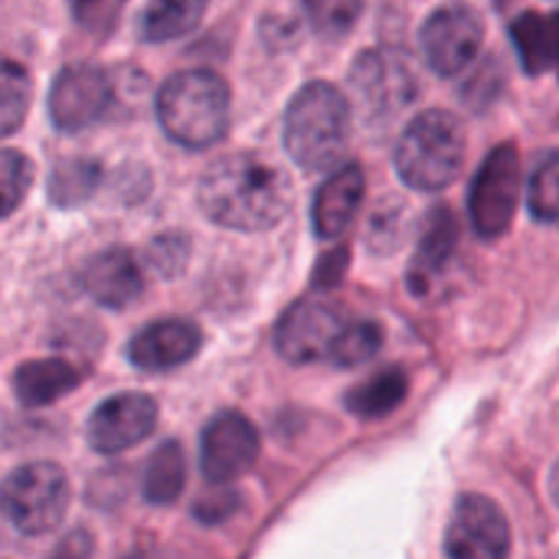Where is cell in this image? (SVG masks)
I'll list each match as a JSON object with an SVG mask.
<instances>
[{
	"label": "cell",
	"instance_id": "obj_16",
	"mask_svg": "<svg viewBox=\"0 0 559 559\" xmlns=\"http://www.w3.org/2000/svg\"><path fill=\"white\" fill-rule=\"evenodd\" d=\"M82 288L92 301L105 308H124L141 295L144 275L128 249H108L88 259V265L82 269Z\"/></svg>",
	"mask_w": 559,
	"mask_h": 559
},
{
	"label": "cell",
	"instance_id": "obj_6",
	"mask_svg": "<svg viewBox=\"0 0 559 559\" xmlns=\"http://www.w3.org/2000/svg\"><path fill=\"white\" fill-rule=\"evenodd\" d=\"M521 200V154L514 144H498L475 174L468 193L472 226L485 239H498L508 233Z\"/></svg>",
	"mask_w": 559,
	"mask_h": 559
},
{
	"label": "cell",
	"instance_id": "obj_21",
	"mask_svg": "<svg viewBox=\"0 0 559 559\" xmlns=\"http://www.w3.org/2000/svg\"><path fill=\"white\" fill-rule=\"evenodd\" d=\"M187 485V459H183V445L167 439L164 445H157V452L147 459L144 475H141V495L151 504H174L180 498Z\"/></svg>",
	"mask_w": 559,
	"mask_h": 559
},
{
	"label": "cell",
	"instance_id": "obj_9",
	"mask_svg": "<svg viewBox=\"0 0 559 559\" xmlns=\"http://www.w3.org/2000/svg\"><path fill=\"white\" fill-rule=\"evenodd\" d=\"M511 554V527L501 508L481 495H462L455 501L449 531H445V557L449 559H508Z\"/></svg>",
	"mask_w": 559,
	"mask_h": 559
},
{
	"label": "cell",
	"instance_id": "obj_25",
	"mask_svg": "<svg viewBox=\"0 0 559 559\" xmlns=\"http://www.w3.org/2000/svg\"><path fill=\"white\" fill-rule=\"evenodd\" d=\"M527 200H531L534 219H540V223H559V151H550L534 167Z\"/></svg>",
	"mask_w": 559,
	"mask_h": 559
},
{
	"label": "cell",
	"instance_id": "obj_31",
	"mask_svg": "<svg viewBox=\"0 0 559 559\" xmlns=\"http://www.w3.org/2000/svg\"><path fill=\"white\" fill-rule=\"evenodd\" d=\"M233 504H236L233 495H226V498H219V501H200V504H197V518L206 521V524H216V521H223L226 514H233Z\"/></svg>",
	"mask_w": 559,
	"mask_h": 559
},
{
	"label": "cell",
	"instance_id": "obj_11",
	"mask_svg": "<svg viewBox=\"0 0 559 559\" xmlns=\"http://www.w3.org/2000/svg\"><path fill=\"white\" fill-rule=\"evenodd\" d=\"M259 459V432L242 413H219L200 439V468L213 485H233Z\"/></svg>",
	"mask_w": 559,
	"mask_h": 559
},
{
	"label": "cell",
	"instance_id": "obj_26",
	"mask_svg": "<svg viewBox=\"0 0 559 559\" xmlns=\"http://www.w3.org/2000/svg\"><path fill=\"white\" fill-rule=\"evenodd\" d=\"M383 347V331L373 321H350L337 350H334V367H360L367 360L377 357V350Z\"/></svg>",
	"mask_w": 559,
	"mask_h": 559
},
{
	"label": "cell",
	"instance_id": "obj_17",
	"mask_svg": "<svg viewBox=\"0 0 559 559\" xmlns=\"http://www.w3.org/2000/svg\"><path fill=\"white\" fill-rule=\"evenodd\" d=\"M455 246H459V219L445 206L432 210L429 223H426V233L419 239V249H416V255L409 262V288L416 295H426L432 288V282L452 262Z\"/></svg>",
	"mask_w": 559,
	"mask_h": 559
},
{
	"label": "cell",
	"instance_id": "obj_8",
	"mask_svg": "<svg viewBox=\"0 0 559 559\" xmlns=\"http://www.w3.org/2000/svg\"><path fill=\"white\" fill-rule=\"evenodd\" d=\"M481 39H485L481 20L465 3H445L432 10L429 20L423 23V56L429 69L445 79L465 72L475 62Z\"/></svg>",
	"mask_w": 559,
	"mask_h": 559
},
{
	"label": "cell",
	"instance_id": "obj_20",
	"mask_svg": "<svg viewBox=\"0 0 559 559\" xmlns=\"http://www.w3.org/2000/svg\"><path fill=\"white\" fill-rule=\"evenodd\" d=\"M409 393V377L406 370L400 367H386L380 370L377 377L357 383L347 396H344V406L360 416V419H383L390 416Z\"/></svg>",
	"mask_w": 559,
	"mask_h": 559
},
{
	"label": "cell",
	"instance_id": "obj_24",
	"mask_svg": "<svg viewBox=\"0 0 559 559\" xmlns=\"http://www.w3.org/2000/svg\"><path fill=\"white\" fill-rule=\"evenodd\" d=\"M98 180H102V170L95 160H66L56 167V174L49 180V197L59 206H75L95 193Z\"/></svg>",
	"mask_w": 559,
	"mask_h": 559
},
{
	"label": "cell",
	"instance_id": "obj_14",
	"mask_svg": "<svg viewBox=\"0 0 559 559\" xmlns=\"http://www.w3.org/2000/svg\"><path fill=\"white\" fill-rule=\"evenodd\" d=\"M354 85H357L360 98L367 102V108H377V111L400 108L416 92L409 62L396 52H380V49H370L357 59Z\"/></svg>",
	"mask_w": 559,
	"mask_h": 559
},
{
	"label": "cell",
	"instance_id": "obj_23",
	"mask_svg": "<svg viewBox=\"0 0 559 559\" xmlns=\"http://www.w3.org/2000/svg\"><path fill=\"white\" fill-rule=\"evenodd\" d=\"M33 95V82L20 62L0 59V138L13 134L20 121L26 118Z\"/></svg>",
	"mask_w": 559,
	"mask_h": 559
},
{
	"label": "cell",
	"instance_id": "obj_18",
	"mask_svg": "<svg viewBox=\"0 0 559 559\" xmlns=\"http://www.w3.org/2000/svg\"><path fill=\"white\" fill-rule=\"evenodd\" d=\"M511 39L518 46L521 66L531 75L559 69V10L557 13H521L511 23Z\"/></svg>",
	"mask_w": 559,
	"mask_h": 559
},
{
	"label": "cell",
	"instance_id": "obj_3",
	"mask_svg": "<svg viewBox=\"0 0 559 559\" xmlns=\"http://www.w3.org/2000/svg\"><path fill=\"white\" fill-rule=\"evenodd\" d=\"M157 118L177 144L213 147L229 128V85L210 69H183L164 82Z\"/></svg>",
	"mask_w": 559,
	"mask_h": 559
},
{
	"label": "cell",
	"instance_id": "obj_12",
	"mask_svg": "<svg viewBox=\"0 0 559 559\" xmlns=\"http://www.w3.org/2000/svg\"><path fill=\"white\" fill-rule=\"evenodd\" d=\"M157 426V403L144 393H118L88 416V445L102 455H118L144 442Z\"/></svg>",
	"mask_w": 559,
	"mask_h": 559
},
{
	"label": "cell",
	"instance_id": "obj_4",
	"mask_svg": "<svg viewBox=\"0 0 559 559\" xmlns=\"http://www.w3.org/2000/svg\"><path fill=\"white\" fill-rule=\"evenodd\" d=\"M465 160V128L449 111H423L416 115L400 144H396V170L400 177L423 193L445 190Z\"/></svg>",
	"mask_w": 559,
	"mask_h": 559
},
{
	"label": "cell",
	"instance_id": "obj_15",
	"mask_svg": "<svg viewBox=\"0 0 559 559\" xmlns=\"http://www.w3.org/2000/svg\"><path fill=\"white\" fill-rule=\"evenodd\" d=\"M364 170L357 164H344L337 167L321 190L314 193V206H311V219H314V233L321 239H337L347 233V226L354 223L360 203H364Z\"/></svg>",
	"mask_w": 559,
	"mask_h": 559
},
{
	"label": "cell",
	"instance_id": "obj_5",
	"mask_svg": "<svg viewBox=\"0 0 559 559\" xmlns=\"http://www.w3.org/2000/svg\"><path fill=\"white\" fill-rule=\"evenodd\" d=\"M69 508V478L52 462H29L0 485V514L26 537L52 534Z\"/></svg>",
	"mask_w": 559,
	"mask_h": 559
},
{
	"label": "cell",
	"instance_id": "obj_28",
	"mask_svg": "<svg viewBox=\"0 0 559 559\" xmlns=\"http://www.w3.org/2000/svg\"><path fill=\"white\" fill-rule=\"evenodd\" d=\"M29 180H33V164L16 151H0V219L23 203Z\"/></svg>",
	"mask_w": 559,
	"mask_h": 559
},
{
	"label": "cell",
	"instance_id": "obj_2",
	"mask_svg": "<svg viewBox=\"0 0 559 559\" xmlns=\"http://www.w3.org/2000/svg\"><path fill=\"white\" fill-rule=\"evenodd\" d=\"M350 138V105L328 82L305 85L285 111V147L305 170H328Z\"/></svg>",
	"mask_w": 559,
	"mask_h": 559
},
{
	"label": "cell",
	"instance_id": "obj_33",
	"mask_svg": "<svg viewBox=\"0 0 559 559\" xmlns=\"http://www.w3.org/2000/svg\"><path fill=\"white\" fill-rule=\"evenodd\" d=\"M550 491H554V501L559 504V462L554 465V478H550Z\"/></svg>",
	"mask_w": 559,
	"mask_h": 559
},
{
	"label": "cell",
	"instance_id": "obj_7",
	"mask_svg": "<svg viewBox=\"0 0 559 559\" xmlns=\"http://www.w3.org/2000/svg\"><path fill=\"white\" fill-rule=\"evenodd\" d=\"M350 321L318 298L292 305L275 324V347L288 364H331Z\"/></svg>",
	"mask_w": 559,
	"mask_h": 559
},
{
	"label": "cell",
	"instance_id": "obj_10",
	"mask_svg": "<svg viewBox=\"0 0 559 559\" xmlns=\"http://www.w3.org/2000/svg\"><path fill=\"white\" fill-rule=\"evenodd\" d=\"M111 102H115V88H111L108 72L98 66L79 62V66H66L56 75L52 92H49V115L59 131L72 134L102 121Z\"/></svg>",
	"mask_w": 559,
	"mask_h": 559
},
{
	"label": "cell",
	"instance_id": "obj_1",
	"mask_svg": "<svg viewBox=\"0 0 559 559\" xmlns=\"http://www.w3.org/2000/svg\"><path fill=\"white\" fill-rule=\"evenodd\" d=\"M200 206L226 229L262 233L278 226L292 210V183L275 164L255 154H229L203 174Z\"/></svg>",
	"mask_w": 559,
	"mask_h": 559
},
{
	"label": "cell",
	"instance_id": "obj_27",
	"mask_svg": "<svg viewBox=\"0 0 559 559\" xmlns=\"http://www.w3.org/2000/svg\"><path fill=\"white\" fill-rule=\"evenodd\" d=\"M305 13L321 36H344L364 13V0H305Z\"/></svg>",
	"mask_w": 559,
	"mask_h": 559
},
{
	"label": "cell",
	"instance_id": "obj_30",
	"mask_svg": "<svg viewBox=\"0 0 559 559\" xmlns=\"http://www.w3.org/2000/svg\"><path fill=\"white\" fill-rule=\"evenodd\" d=\"M151 262L160 269V272H167V275H174L180 265H183V242L177 239V236H167V239H157L154 246H151Z\"/></svg>",
	"mask_w": 559,
	"mask_h": 559
},
{
	"label": "cell",
	"instance_id": "obj_32",
	"mask_svg": "<svg viewBox=\"0 0 559 559\" xmlns=\"http://www.w3.org/2000/svg\"><path fill=\"white\" fill-rule=\"evenodd\" d=\"M121 559H164V557H157L154 550H131V554H124Z\"/></svg>",
	"mask_w": 559,
	"mask_h": 559
},
{
	"label": "cell",
	"instance_id": "obj_29",
	"mask_svg": "<svg viewBox=\"0 0 559 559\" xmlns=\"http://www.w3.org/2000/svg\"><path fill=\"white\" fill-rule=\"evenodd\" d=\"M92 550H95L92 534L79 527V531H69V534L52 547L49 559H92Z\"/></svg>",
	"mask_w": 559,
	"mask_h": 559
},
{
	"label": "cell",
	"instance_id": "obj_19",
	"mask_svg": "<svg viewBox=\"0 0 559 559\" xmlns=\"http://www.w3.org/2000/svg\"><path fill=\"white\" fill-rule=\"evenodd\" d=\"M79 370L59 357H46V360H29L23 367H16L13 373V393L23 406H49L56 400H62L69 390L79 386Z\"/></svg>",
	"mask_w": 559,
	"mask_h": 559
},
{
	"label": "cell",
	"instance_id": "obj_22",
	"mask_svg": "<svg viewBox=\"0 0 559 559\" xmlns=\"http://www.w3.org/2000/svg\"><path fill=\"white\" fill-rule=\"evenodd\" d=\"M206 10V0H151L141 13V36L167 43L190 33Z\"/></svg>",
	"mask_w": 559,
	"mask_h": 559
},
{
	"label": "cell",
	"instance_id": "obj_13",
	"mask_svg": "<svg viewBox=\"0 0 559 559\" xmlns=\"http://www.w3.org/2000/svg\"><path fill=\"white\" fill-rule=\"evenodd\" d=\"M203 344V334L193 321H183V318H160V321H151L147 328H141L131 344H128V357L138 370H147V373H164V370H174L187 360L197 357Z\"/></svg>",
	"mask_w": 559,
	"mask_h": 559
}]
</instances>
